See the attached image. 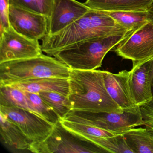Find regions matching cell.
Returning <instances> with one entry per match:
<instances>
[{
  "instance_id": "obj_1",
  "label": "cell",
  "mask_w": 153,
  "mask_h": 153,
  "mask_svg": "<svg viewBox=\"0 0 153 153\" xmlns=\"http://www.w3.org/2000/svg\"><path fill=\"white\" fill-rule=\"evenodd\" d=\"M131 33L104 11L90 9L83 16L57 33L42 40L43 52L50 56L66 46L94 38Z\"/></svg>"
},
{
  "instance_id": "obj_2",
  "label": "cell",
  "mask_w": 153,
  "mask_h": 153,
  "mask_svg": "<svg viewBox=\"0 0 153 153\" xmlns=\"http://www.w3.org/2000/svg\"><path fill=\"white\" fill-rule=\"evenodd\" d=\"M68 97L72 111L123 112L108 94L103 71L71 69Z\"/></svg>"
},
{
  "instance_id": "obj_3",
  "label": "cell",
  "mask_w": 153,
  "mask_h": 153,
  "mask_svg": "<svg viewBox=\"0 0 153 153\" xmlns=\"http://www.w3.org/2000/svg\"><path fill=\"white\" fill-rule=\"evenodd\" d=\"M70 68L55 57L42 54L0 63V85L45 78L68 79Z\"/></svg>"
},
{
  "instance_id": "obj_4",
  "label": "cell",
  "mask_w": 153,
  "mask_h": 153,
  "mask_svg": "<svg viewBox=\"0 0 153 153\" xmlns=\"http://www.w3.org/2000/svg\"><path fill=\"white\" fill-rule=\"evenodd\" d=\"M131 33L89 39L66 46L52 56L71 69L96 70L102 64L107 53L124 41Z\"/></svg>"
},
{
  "instance_id": "obj_5",
  "label": "cell",
  "mask_w": 153,
  "mask_h": 153,
  "mask_svg": "<svg viewBox=\"0 0 153 153\" xmlns=\"http://www.w3.org/2000/svg\"><path fill=\"white\" fill-rule=\"evenodd\" d=\"M62 119L93 125L119 134L144 125L140 107L134 111L121 113L71 111Z\"/></svg>"
},
{
  "instance_id": "obj_6",
  "label": "cell",
  "mask_w": 153,
  "mask_h": 153,
  "mask_svg": "<svg viewBox=\"0 0 153 153\" xmlns=\"http://www.w3.org/2000/svg\"><path fill=\"white\" fill-rule=\"evenodd\" d=\"M30 151L35 153H108L68 130L60 121L54 125L51 133L44 141L32 145Z\"/></svg>"
},
{
  "instance_id": "obj_7",
  "label": "cell",
  "mask_w": 153,
  "mask_h": 153,
  "mask_svg": "<svg viewBox=\"0 0 153 153\" xmlns=\"http://www.w3.org/2000/svg\"><path fill=\"white\" fill-rule=\"evenodd\" d=\"M0 113L16 123L31 141L32 145L44 141L55 124L35 113L17 107L0 105Z\"/></svg>"
},
{
  "instance_id": "obj_8",
  "label": "cell",
  "mask_w": 153,
  "mask_h": 153,
  "mask_svg": "<svg viewBox=\"0 0 153 153\" xmlns=\"http://www.w3.org/2000/svg\"><path fill=\"white\" fill-rule=\"evenodd\" d=\"M114 51L123 59L130 60L133 65L153 57V22L145 24L131 33L117 45Z\"/></svg>"
},
{
  "instance_id": "obj_9",
  "label": "cell",
  "mask_w": 153,
  "mask_h": 153,
  "mask_svg": "<svg viewBox=\"0 0 153 153\" xmlns=\"http://www.w3.org/2000/svg\"><path fill=\"white\" fill-rule=\"evenodd\" d=\"M42 52L39 41L18 33L11 27L0 33V63L36 57Z\"/></svg>"
},
{
  "instance_id": "obj_10",
  "label": "cell",
  "mask_w": 153,
  "mask_h": 153,
  "mask_svg": "<svg viewBox=\"0 0 153 153\" xmlns=\"http://www.w3.org/2000/svg\"><path fill=\"white\" fill-rule=\"evenodd\" d=\"M9 22L16 32L32 40H42L48 34V18L39 13L10 5Z\"/></svg>"
},
{
  "instance_id": "obj_11",
  "label": "cell",
  "mask_w": 153,
  "mask_h": 153,
  "mask_svg": "<svg viewBox=\"0 0 153 153\" xmlns=\"http://www.w3.org/2000/svg\"><path fill=\"white\" fill-rule=\"evenodd\" d=\"M90 9L76 0H54L52 12L48 19V34L52 35L83 16Z\"/></svg>"
},
{
  "instance_id": "obj_12",
  "label": "cell",
  "mask_w": 153,
  "mask_h": 153,
  "mask_svg": "<svg viewBox=\"0 0 153 153\" xmlns=\"http://www.w3.org/2000/svg\"><path fill=\"white\" fill-rule=\"evenodd\" d=\"M105 88L112 100L124 111H132L137 106L131 96L129 86L130 71L123 70L117 74L103 71Z\"/></svg>"
},
{
  "instance_id": "obj_13",
  "label": "cell",
  "mask_w": 153,
  "mask_h": 153,
  "mask_svg": "<svg viewBox=\"0 0 153 153\" xmlns=\"http://www.w3.org/2000/svg\"><path fill=\"white\" fill-rule=\"evenodd\" d=\"M150 59L132 65L130 71L128 83L131 94L135 104L139 107L153 99Z\"/></svg>"
},
{
  "instance_id": "obj_14",
  "label": "cell",
  "mask_w": 153,
  "mask_h": 153,
  "mask_svg": "<svg viewBox=\"0 0 153 153\" xmlns=\"http://www.w3.org/2000/svg\"><path fill=\"white\" fill-rule=\"evenodd\" d=\"M1 138L8 148L14 151L30 152L32 142L21 129L0 113Z\"/></svg>"
},
{
  "instance_id": "obj_15",
  "label": "cell",
  "mask_w": 153,
  "mask_h": 153,
  "mask_svg": "<svg viewBox=\"0 0 153 153\" xmlns=\"http://www.w3.org/2000/svg\"><path fill=\"white\" fill-rule=\"evenodd\" d=\"M152 0H86L91 9L99 11H148Z\"/></svg>"
},
{
  "instance_id": "obj_16",
  "label": "cell",
  "mask_w": 153,
  "mask_h": 153,
  "mask_svg": "<svg viewBox=\"0 0 153 153\" xmlns=\"http://www.w3.org/2000/svg\"><path fill=\"white\" fill-rule=\"evenodd\" d=\"M7 85L30 93L38 94L43 92H55L67 97L69 90L68 79H42Z\"/></svg>"
},
{
  "instance_id": "obj_17",
  "label": "cell",
  "mask_w": 153,
  "mask_h": 153,
  "mask_svg": "<svg viewBox=\"0 0 153 153\" xmlns=\"http://www.w3.org/2000/svg\"><path fill=\"white\" fill-rule=\"evenodd\" d=\"M123 134L133 153H153V133L147 128H132Z\"/></svg>"
},
{
  "instance_id": "obj_18",
  "label": "cell",
  "mask_w": 153,
  "mask_h": 153,
  "mask_svg": "<svg viewBox=\"0 0 153 153\" xmlns=\"http://www.w3.org/2000/svg\"><path fill=\"white\" fill-rule=\"evenodd\" d=\"M104 12L130 33L147 23L153 22V17L148 11Z\"/></svg>"
},
{
  "instance_id": "obj_19",
  "label": "cell",
  "mask_w": 153,
  "mask_h": 153,
  "mask_svg": "<svg viewBox=\"0 0 153 153\" xmlns=\"http://www.w3.org/2000/svg\"><path fill=\"white\" fill-rule=\"evenodd\" d=\"M0 105L21 108L36 113L25 91L10 85H0Z\"/></svg>"
},
{
  "instance_id": "obj_20",
  "label": "cell",
  "mask_w": 153,
  "mask_h": 153,
  "mask_svg": "<svg viewBox=\"0 0 153 153\" xmlns=\"http://www.w3.org/2000/svg\"><path fill=\"white\" fill-rule=\"evenodd\" d=\"M81 137L102 148L108 153H133L126 143L123 133L108 137Z\"/></svg>"
},
{
  "instance_id": "obj_21",
  "label": "cell",
  "mask_w": 153,
  "mask_h": 153,
  "mask_svg": "<svg viewBox=\"0 0 153 153\" xmlns=\"http://www.w3.org/2000/svg\"><path fill=\"white\" fill-rule=\"evenodd\" d=\"M62 125L67 129L80 137H108L119 135V133L105 130L89 124L62 119Z\"/></svg>"
},
{
  "instance_id": "obj_22",
  "label": "cell",
  "mask_w": 153,
  "mask_h": 153,
  "mask_svg": "<svg viewBox=\"0 0 153 153\" xmlns=\"http://www.w3.org/2000/svg\"><path fill=\"white\" fill-rule=\"evenodd\" d=\"M38 94L54 111L60 120L72 111L70 103L66 96L55 92H43Z\"/></svg>"
},
{
  "instance_id": "obj_23",
  "label": "cell",
  "mask_w": 153,
  "mask_h": 153,
  "mask_svg": "<svg viewBox=\"0 0 153 153\" xmlns=\"http://www.w3.org/2000/svg\"><path fill=\"white\" fill-rule=\"evenodd\" d=\"M25 92L36 113L54 124L60 121L56 113L42 99L39 94Z\"/></svg>"
},
{
  "instance_id": "obj_24",
  "label": "cell",
  "mask_w": 153,
  "mask_h": 153,
  "mask_svg": "<svg viewBox=\"0 0 153 153\" xmlns=\"http://www.w3.org/2000/svg\"><path fill=\"white\" fill-rule=\"evenodd\" d=\"M10 6L22 8L46 16L52 12L54 0H10Z\"/></svg>"
},
{
  "instance_id": "obj_25",
  "label": "cell",
  "mask_w": 153,
  "mask_h": 153,
  "mask_svg": "<svg viewBox=\"0 0 153 153\" xmlns=\"http://www.w3.org/2000/svg\"><path fill=\"white\" fill-rule=\"evenodd\" d=\"M10 0H0V33L10 27L9 22Z\"/></svg>"
},
{
  "instance_id": "obj_26",
  "label": "cell",
  "mask_w": 153,
  "mask_h": 153,
  "mask_svg": "<svg viewBox=\"0 0 153 153\" xmlns=\"http://www.w3.org/2000/svg\"><path fill=\"white\" fill-rule=\"evenodd\" d=\"M144 125L149 131L153 130V99L140 106Z\"/></svg>"
},
{
  "instance_id": "obj_27",
  "label": "cell",
  "mask_w": 153,
  "mask_h": 153,
  "mask_svg": "<svg viewBox=\"0 0 153 153\" xmlns=\"http://www.w3.org/2000/svg\"><path fill=\"white\" fill-rule=\"evenodd\" d=\"M150 74L151 77V88L153 95V57L150 59Z\"/></svg>"
},
{
  "instance_id": "obj_28",
  "label": "cell",
  "mask_w": 153,
  "mask_h": 153,
  "mask_svg": "<svg viewBox=\"0 0 153 153\" xmlns=\"http://www.w3.org/2000/svg\"><path fill=\"white\" fill-rule=\"evenodd\" d=\"M148 11L151 14V16L153 17V0H152L151 3H150V6L149 7Z\"/></svg>"
}]
</instances>
